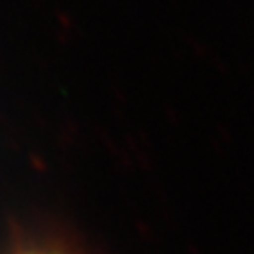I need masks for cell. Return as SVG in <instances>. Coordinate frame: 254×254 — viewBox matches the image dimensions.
I'll list each match as a JSON object with an SVG mask.
<instances>
[{
  "instance_id": "cell-1",
  "label": "cell",
  "mask_w": 254,
  "mask_h": 254,
  "mask_svg": "<svg viewBox=\"0 0 254 254\" xmlns=\"http://www.w3.org/2000/svg\"><path fill=\"white\" fill-rule=\"evenodd\" d=\"M2 254H87L83 247H79L69 238L53 233H37L16 238Z\"/></svg>"
}]
</instances>
